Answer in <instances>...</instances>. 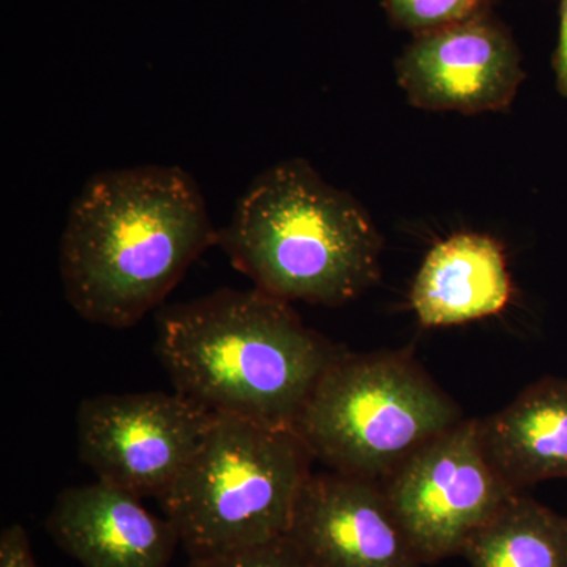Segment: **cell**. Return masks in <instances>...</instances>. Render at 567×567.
<instances>
[{
	"label": "cell",
	"instance_id": "cell-1",
	"mask_svg": "<svg viewBox=\"0 0 567 567\" xmlns=\"http://www.w3.org/2000/svg\"><path fill=\"white\" fill-rule=\"evenodd\" d=\"M218 230L199 183L182 167L93 174L70 205L59 245L66 303L87 322L133 327L218 245Z\"/></svg>",
	"mask_w": 567,
	"mask_h": 567
},
{
	"label": "cell",
	"instance_id": "cell-2",
	"mask_svg": "<svg viewBox=\"0 0 567 567\" xmlns=\"http://www.w3.org/2000/svg\"><path fill=\"white\" fill-rule=\"evenodd\" d=\"M155 324V353L174 391L215 415L284 427H293L342 352L256 287L163 306Z\"/></svg>",
	"mask_w": 567,
	"mask_h": 567
},
{
	"label": "cell",
	"instance_id": "cell-3",
	"mask_svg": "<svg viewBox=\"0 0 567 567\" xmlns=\"http://www.w3.org/2000/svg\"><path fill=\"white\" fill-rule=\"evenodd\" d=\"M216 246L260 292L336 308L379 282L383 240L352 194L293 158L254 177Z\"/></svg>",
	"mask_w": 567,
	"mask_h": 567
},
{
	"label": "cell",
	"instance_id": "cell-4",
	"mask_svg": "<svg viewBox=\"0 0 567 567\" xmlns=\"http://www.w3.org/2000/svg\"><path fill=\"white\" fill-rule=\"evenodd\" d=\"M312 462L293 427L216 415L159 506L188 559L262 546L289 532Z\"/></svg>",
	"mask_w": 567,
	"mask_h": 567
},
{
	"label": "cell",
	"instance_id": "cell-5",
	"mask_svg": "<svg viewBox=\"0 0 567 567\" xmlns=\"http://www.w3.org/2000/svg\"><path fill=\"white\" fill-rule=\"evenodd\" d=\"M462 420L456 402L410 354L341 352L293 429L330 472L383 483Z\"/></svg>",
	"mask_w": 567,
	"mask_h": 567
},
{
	"label": "cell",
	"instance_id": "cell-6",
	"mask_svg": "<svg viewBox=\"0 0 567 567\" xmlns=\"http://www.w3.org/2000/svg\"><path fill=\"white\" fill-rule=\"evenodd\" d=\"M399 524L427 565L464 554L473 535L520 492L496 473L480 420H462L382 483Z\"/></svg>",
	"mask_w": 567,
	"mask_h": 567
},
{
	"label": "cell",
	"instance_id": "cell-7",
	"mask_svg": "<svg viewBox=\"0 0 567 567\" xmlns=\"http://www.w3.org/2000/svg\"><path fill=\"white\" fill-rule=\"evenodd\" d=\"M215 416L177 391L92 395L78 409V454L96 480L158 499L203 445Z\"/></svg>",
	"mask_w": 567,
	"mask_h": 567
},
{
	"label": "cell",
	"instance_id": "cell-8",
	"mask_svg": "<svg viewBox=\"0 0 567 567\" xmlns=\"http://www.w3.org/2000/svg\"><path fill=\"white\" fill-rule=\"evenodd\" d=\"M395 73L412 106L461 114L507 110L527 76L516 40L492 11L413 37Z\"/></svg>",
	"mask_w": 567,
	"mask_h": 567
},
{
	"label": "cell",
	"instance_id": "cell-9",
	"mask_svg": "<svg viewBox=\"0 0 567 567\" xmlns=\"http://www.w3.org/2000/svg\"><path fill=\"white\" fill-rule=\"evenodd\" d=\"M311 567H424L382 483L338 472L306 481L286 535Z\"/></svg>",
	"mask_w": 567,
	"mask_h": 567
},
{
	"label": "cell",
	"instance_id": "cell-10",
	"mask_svg": "<svg viewBox=\"0 0 567 567\" xmlns=\"http://www.w3.org/2000/svg\"><path fill=\"white\" fill-rule=\"evenodd\" d=\"M55 546L81 567H171L181 537L140 496L96 480L63 488L47 518Z\"/></svg>",
	"mask_w": 567,
	"mask_h": 567
},
{
	"label": "cell",
	"instance_id": "cell-11",
	"mask_svg": "<svg viewBox=\"0 0 567 567\" xmlns=\"http://www.w3.org/2000/svg\"><path fill=\"white\" fill-rule=\"evenodd\" d=\"M513 295L505 251L488 235L457 234L425 256L410 301L423 327H456L502 312Z\"/></svg>",
	"mask_w": 567,
	"mask_h": 567
},
{
	"label": "cell",
	"instance_id": "cell-12",
	"mask_svg": "<svg viewBox=\"0 0 567 567\" xmlns=\"http://www.w3.org/2000/svg\"><path fill=\"white\" fill-rule=\"evenodd\" d=\"M481 445L514 491L567 480V379L546 377L480 420Z\"/></svg>",
	"mask_w": 567,
	"mask_h": 567
},
{
	"label": "cell",
	"instance_id": "cell-13",
	"mask_svg": "<svg viewBox=\"0 0 567 567\" xmlns=\"http://www.w3.org/2000/svg\"><path fill=\"white\" fill-rule=\"evenodd\" d=\"M472 567H567V516L514 495L464 548Z\"/></svg>",
	"mask_w": 567,
	"mask_h": 567
},
{
	"label": "cell",
	"instance_id": "cell-14",
	"mask_svg": "<svg viewBox=\"0 0 567 567\" xmlns=\"http://www.w3.org/2000/svg\"><path fill=\"white\" fill-rule=\"evenodd\" d=\"M395 28L413 33L439 31L491 11V0H383Z\"/></svg>",
	"mask_w": 567,
	"mask_h": 567
},
{
	"label": "cell",
	"instance_id": "cell-15",
	"mask_svg": "<svg viewBox=\"0 0 567 567\" xmlns=\"http://www.w3.org/2000/svg\"><path fill=\"white\" fill-rule=\"evenodd\" d=\"M186 567H311L287 537L224 557L188 559Z\"/></svg>",
	"mask_w": 567,
	"mask_h": 567
},
{
	"label": "cell",
	"instance_id": "cell-16",
	"mask_svg": "<svg viewBox=\"0 0 567 567\" xmlns=\"http://www.w3.org/2000/svg\"><path fill=\"white\" fill-rule=\"evenodd\" d=\"M0 567H39L31 539L21 524H11L0 535Z\"/></svg>",
	"mask_w": 567,
	"mask_h": 567
},
{
	"label": "cell",
	"instance_id": "cell-17",
	"mask_svg": "<svg viewBox=\"0 0 567 567\" xmlns=\"http://www.w3.org/2000/svg\"><path fill=\"white\" fill-rule=\"evenodd\" d=\"M551 66L559 95L567 99V0H559V31Z\"/></svg>",
	"mask_w": 567,
	"mask_h": 567
}]
</instances>
